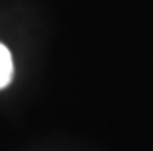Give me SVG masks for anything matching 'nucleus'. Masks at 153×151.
Segmentation results:
<instances>
[{
    "label": "nucleus",
    "mask_w": 153,
    "mask_h": 151,
    "mask_svg": "<svg viewBox=\"0 0 153 151\" xmlns=\"http://www.w3.org/2000/svg\"><path fill=\"white\" fill-rule=\"evenodd\" d=\"M14 75V63H12V55L6 49V45L0 43V89L8 86V83L12 80Z\"/></svg>",
    "instance_id": "nucleus-1"
}]
</instances>
